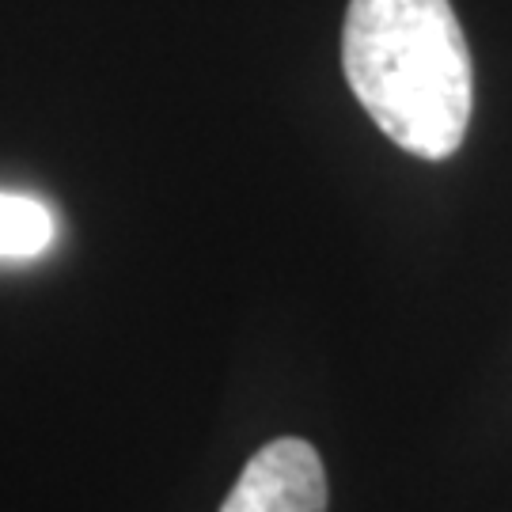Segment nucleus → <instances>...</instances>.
<instances>
[{
    "mask_svg": "<svg viewBox=\"0 0 512 512\" xmlns=\"http://www.w3.org/2000/svg\"><path fill=\"white\" fill-rule=\"evenodd\" d=\"M220 512H327L323 459L300 437L270 440L243 467Z\"/></svg>",
    "mask_w": 512,
    "mask_h": 512,
    "instance_id": "obj_2",
    "label": "nucleus"
},
{
    "mask_svg": "<svg viewBox=\"0 0 512 512\" xmlns=\"http://www.w3.org/2000/svg\"><path fill=\"white\" fill-rule=\"evenodd\" d=\"M54 239V220L31 198L0 194V258L42 255Z\"/></svg>",
    "mask_w": 512,
    "mask_h": 512,
    "instance_id": "obj_3",
    "label": "nucleus"
},
{
    "mask_svg": "<svg viewBox=\"0 0 512 512\" xmlns=\"http://www.w3.org/2000/svg\"><path fill=\"white\" fill-rule=\"evenodd\" d=\"M342 69L387 141L448 160L471 126L475 69L452 0H349Z\"/></svg>",
    "mask_w": 512,
    "mask_h": 512,
    "instance_id": "obj_1",
    "label": "nucleus"
}]
</instances>
